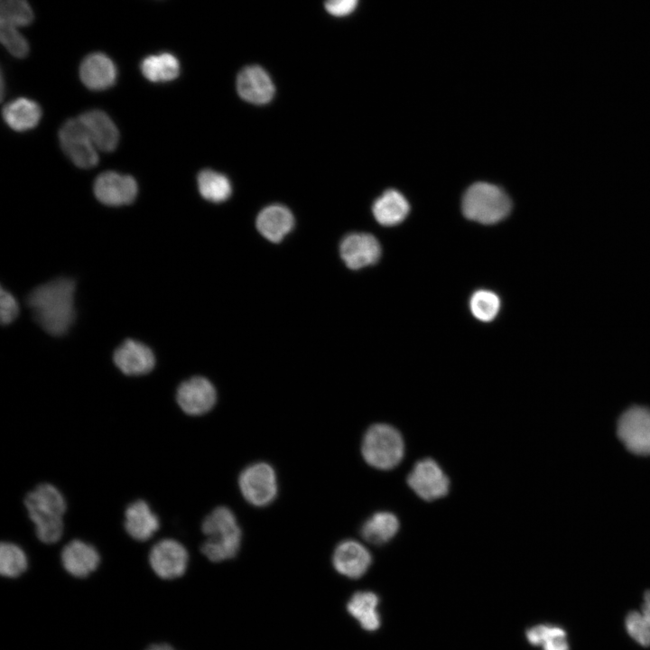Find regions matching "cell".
<instances>
[{"label":"cell","mask_w":650,"mask_h":650,"mask_svg":"<svg viewBox=\"0 0 650 650\" xmlns=\"http://www.w3.org/2000/svg\"><path fill=\"white\" fill-rule=\"evenodd\" d=\"M410 488L422 499L431 501L444 497L449 491V478L432 459L419 460L408 475Z\"/></svg>","instance_id":"10"},{"label":"cell","mask_w":650,"mask_h":650,"mask_svg":"<svg viewBox=\"0 0 650 650\" xmlns=\"http://www.w3.org/2000/svg\"><path fill=\"white\" fill-rule=\"evenodd\" d=\"M198 188L204 199L217 203L228 200L232 192L229 180L212 170H203L199 173Z\"/></svg>","instance_id":"27"},{"label":"cell","mask_w":650,"mask_h":650,"mask_svg":"<svg viewBox=\"0 0 650 650\" xmlns=\"http://www.w3.org/2000/svg\"><path fill=\"white\" fill-rule=\"evenodd\" d=\"M115 365L127 376H141L151 372L155 365L152 349L144 343L125 339L113 355Z\"/></svg>","instance_id":"17"},{"label":"cell","mask_w":650,"mask_h":650,"mask_svg":"<svg viewBox=\"0 0 650 650\" xmlns=\"http://www.w3.org/2000/svg\"><path fill=\"white\" fill-rule=\"evenodd\" d=\"M98 150L112 152L118 144V130L110 117L102 111L91 110L79 117Z\"/></svg>","instance_id":"20"},{"label":"cell","mask_w":650,"mask_h":650,"mask_svg":"<svg viewBox=\"0 0 650 650\" xmlns=\"http://www.w3.org/2000/svg\"><path fill=\"white\" fill-rule=\"evenodd\" d=\"M116 67L113 60L102 52L88 55L79 67V76L84 85L93 90H103L113 86L116 79Z\"/></svg>","instance_id":"19"},{"label":"cell","mask_w":650,"mask_h":650,"mask_svg":"<svg viewBox=\"0 0 650 650\" xmlns=\"http://www.w3.org/2000/svg\"><path fill=\"white\" fill-rule=\"evenodd\" d=\"M33 18L27 0H0V21L19 27L31 24Z\"/></svg>","instance_id":"31"},{"label":"cell","mask_w":650,"mask_h":650,"mask_svg":"<svg viewBox=\"0 0 650 650\" xmlns=\"http://www.w3.org/2000/svg\"><path fill=\"white\" fill-rule=\"evenodd\" d=\"M28 568V558L24 551L16 543L1 542L0 573L6 578H16Z\"/></svg>","instance_id":"30"},{"label":"cell","mask_w":650,"mask_h":650,"mask_svg":"<svg viewBox=\"0 0 650 650\" xmlns=\"http://www.w3.org/2000/svg\"><path fill=\"white\" fill-rule=\"evenodd\" d=\"M410 206L406 199L395 190H385L372 207L375 218L383 226H395L407 216Z\"/></svg>","instance_id":"22"},{"label":"cell","mask_w":650,"mask_h":650,"mask_svg":"<svg viewBox=\"0 0 650 650\" xmlns=\"http://www.w3.org/2000/svg\"><path fill=\"white\" fill-rule=\"evenodd\" d=\"M75 282L56 278L34 288L26 298L35 321L52 336L65 334L75 319Z\"/></svg>","instance_id":"1"},{"label":"cell","mask_w":650,"mask_h":650,"mask_svg":"<svg viewBox=\"0 0 650 650\" xmlns=\"http://www.w3.org/2000/svg\"><path fill=\"white\" fill-rule=\"evenodd\" d=\"M511 208V200L505 190L488 182L472 184L462 198L464 216L481 224L501 221L507 217Z\"/></svg>","instance_id":"4"},{"label":"cell","mask_w":650,"mask_h":650,"mask_svg":"<svg viewBox=\"0 0 650 650\" xmlns=\"http://www.w3.org/2000/svg\"><path fill=\"white\" fill-rule=\"evenodd\" d=\"M371 564V555L361 543L353 540L341 542L334 551L333 565L338 572L357 579L363 576Z\"/></svg>","instance_id":"18"},{"label":"cell","mask_w":650,"mask_h":650,"mask_svg":"<svg viewBox=\"0 0 650 650\" xmlns=\"http://www.w3.org/2000/svg\"><path fill=\"white\" fill-rule=\"evenodd\" d=\"M60 146L75 165L88 169L98 162V149L79 118L70 119L59 132Z\"/></svg>","instance_id":"8"},{"label":"cell","mask_w":650,"mask_h":650,"mask_svg":"<svg viewBox=\"0 0 650 650\" xmlns=\"http://www.w3.org/2000/svg\"><path fill=\"white\" fill-rule=\"evenodd\" d=\"M0 40L5 48L16 58H24L29 52V43L17 27L0 21Z\"/></svg>","instance_id":"33"},{"label":"cell","mask_w":650,"mask_h":650,"mask_svg":"<svg viewBox=\"0 0 650 650\" xmlns=\"http://www.w3.org/2000/svg\"><path fill=\"white\" fill-rule=\"evenodd\" d=\"M140 70L144 77L152 82L173 80L181 71L178 59L169 52L145 57L140 64Z\"/></svg>","instance_id":"25"},{"label":"cell","mask_w":650,"mask_h":650,"mask_svg":"<svg viewBox=\"0 0 650 650\" xmlns=\"http://www.w3.org/2000/svg\"><path fill=\"white\" fill-rule=\"evenodd\" d=\"M189 553L179 541L164 538L155 543L149 551L148 563L156 576L162 580L181 577L187 569Z\"/></svg>","instance_id":"7"},{"label":"cell","mask_w":650,"mask_h":650,"mask_svg":"<svg viewBox=\"0 0 650 650\" xmlns=\"http://www.w3.org/2000/svg\"><path fill=\"white\" fill-rule=\"evenodd\" d=\"M23 506L40 542L54 544L61 539L67 502L56 486L47 482L38 484L27 492Z\"/></svg>","instance_id":"2"},{"label":"cell","mask_w":650,"mask_h":650,"mask_svg":"<svg viewBox=\"0 0 650 650\" xmlns=\"http://www.w3.org/2000/svg\"><path fill=\"white\" fill-rule=\"evenodd\" d=\"M399 528L397 517L389 512H378L362 525L361 534L369 543L382 544L393 538Z\"/></svg>","instance_id":"26"},{"label":"cell","mask_w":650,"mask_h":650,"mask_svg":"<svg viewBox=\"0 0 650 650\" xmlns=\"http://www.w3.org/2000/svg\"><path fill=\"white\" fill-rule=\"evenodd\" d=\"M259 233L271 242H280L293 228L292 212L280 204L270 205L260 211L256 218Z\"/></svg>","instance_id":"21"},{"label":"cell","mask_w":650,"mask_h":650,"mask_svg":"<svg viewBox=\"0 0 650 650\" xmlns=\"http://www.w3.org/2000/svg\"><path fill=\"white\" fill-rule=\"evenodd\" d=\"M379 599L371 591H358L352 595L347 608L362 628L375 631L380 627V616L377 611Z\"/></svg>","instance_id":"23"},{"label":"cell","mask_w":650,"mask_h":650,"mask_svg":"<svg viewBox=\"0 0 650 650\" xmlns=\"http://www.w3.org/2000/svg\"><path fill=\"white\" fill-rule=\"evenodd\" d=\"M124 529L133 540L146 542L160 529V518L145 500L136 499L124 511Z\"/></svg>","instance_id":"16"},{"label":"cell","mask_w":650,"mask_h":650,"mask_svg":"<svg viewBox=\"0 0 650 650\" xmlns=\"http://www.w3.org/2000/svg\"><path fill=\"white\" fill-rule=\"evenodd\" d=\"M147 650H174L167 644H157L151 645Z\"/></svg>","instance_id":"36"},{"label":"cell","mask_w":650,"mask_h":650,"mask_svg":"<svg viewBox=\"0 0 650 650\" xmlns=\"http://www.w3.org/2000/svg\"><path fill=\"white\" fill-rule=\"evenodd\" d=\"M19 312V306L15 298L3 287L0 290V318L3 325L9 324L15 320Z\"/></svg>","instance_id":"34"},{"label":"cell","mask_w":650,"mask_h":650,"mask_svg":"<svg viewBox=\"0 0 650 650\" xmlns=\"http://www.w3.org/2000/svg\"><path fill=\"white\" fill-rule=\"evenodd\" d=\"M358 2V0H325L324 6L331 15L341 17L351 14Z\"/></svg>","instance_id":"35"},{"label":"cell","mask_w":650,"mask_h":650,"mask_svg":"<svg viewBox=\"0 0 650 650\" xmlns=\"http://www.w3.org/2000/svg\"><path fill=\"white\" fill-rule=\"evenodd\" d=\"M617 432L625 447L634 454L650 456V410L632 406L618 422Z\"/></svg>","instance_id":"6"},{"label":"cell","mask_w":650,"mask_h":650,"mask_svg":"<svg viewBox=\"0 0 650 650\" xmlns=\"http://www.w3.org/2000/svg\"><path fill=\"white\" fill-rule=\"evenodd\" d=\"M100 554L94 545L80 539L70 541L60 552L63 569L75 578H86L100 564Z\"/></svg>","instance_id":"14"},{"label":"cell","mask_w":650,"mask_h":650,"mask_svg":"<svg viewBox=\"0 0 650 650\" xmlns=\"http://www.w3.org/2000/svg\"><path fill=\"white\" fill-rule=\"evenodd\" d=\"M404 444L400 432L393 426L378 423L372 425L362 441L365 460L374 468L390 469L403 459Z\"/></svg>","instance_id":"5"},{"label":"cell","mask_w":650,"mask_h":650,"mask_svg":"<svg viewBox=\"0 0 650 650\" xmlns=\"http://www.w3.org/2000/svg\"><path fill=\"white\" fill-rule=\"evenodd\" d=\"M201 531L207 539L200 551L209 561L221 562L236 556L241 531L230 509L226 506L215 508L204 518Z\"/></svg>","instance_id":"3"},{"label":"cell","mask_w":650,"mask_h":650,"mask_svg":"<svg viewBox=\"0 0 650 650\" xmlns=\"http://www.w3.org/2000/svg\"><path fill=\"white\" fill-rule=\"evenodd\" d=\"M41 116L40 107L34 101L23 98L13 100L3 109L5 123L16 131L33 128L40 121Z\"/></svg>","instance_id":"24"},{"label":"cell","mask_w":650,"mask_h":650,"mask_svg":"<svg viewBox=\"0 0 650 650\" xmlns=\"http://www.w3.org/2000/svg\"><path fill=\"white\" fill-rule=\"evenodd\" d=\"M340 256L346 265L353 270L376 264L381 255L377 239L367 233H351L340 243Z\"/></svg>","instance_id":"13"},{"label":"cell","mask_w":650,"mask_h":650,"mask_svg":"<svg viewBox=\"0 0 650 650\" xmlns=\"http://www.w3.org/2000/svg\"><path fill=\"white\" fill-rule=\"evenodd\" d=\"M216 399L213 385L201 376H194L182 382L176 393L177 404L189 415L208 413L214 406Z\"/></svg>","instance_id":"11"},{"label":"cell","mask_w":650,"mask_h":650,"mask_svg":"<svg viewBox=\"0 0 650 650\" xmlns=\"http://www.w3.org/2000/svg\"><path fill=\"white\" fill-rule=\"evenodd\" d=\"M137 190L134 178L115 172L101 173L94 183V192L98 200L109 206L130 204L135 200Z\"/></svg>","instance_id":"12"},{"label":"cell","mask_w":650,"mask_h":650,"mask_svg":"<svg viewBox=\"0 0 650 650\" xmlns=\"http://www.w3.org/2000/svg\"><path fill=\"white\" fill-rule=\"evenodd\" d=\"M526 638L533 645H540L543 650H569L566 632L552 625H537L526 631Z\"/></svg>","instance_id":"28"},{"label":"cell","mask_w":650,"mask_h":650,"mask_svg":"<svg viewBox=\"0 0 650 650\" xmlns=\"http://www.w3.org/2000/svg\"><path fill=\"white\" fill-rule=\"evenodd\" d=\"M470 311L479 320L490 321L498 313L500 301L498 296L488 290H478L470 298Z\"/></svg>","instance_id":"32"},{"label":"cell","mask_w":650,"mask_h":650,"mask_svg":"<svg viewBox=\"0 0 650 650\" xmlns=\"http://www.w3.org/2000/svg\"><path fill=\"white\" fill-rule=\"evenodd\" d=\"M237 90L246 101L264 105L272 100L274 85L269 74L258 65L245 67L237 75Z\"/></svg>","instance_id":"15"},{"label":"cell","mask_w":650,"mask_h":650,"mask_svg":"<svg viewBox=\"0 0 650 650\" xmlns=\"http://www.w3.org/2000/svg\"><path fill=\"white\" fill-rule=\"evenodd\" d=\"M239 488L244 497L252 505L270 504L277 493V482L273 468L263 462L247 467L239 477Z\"/></svg>","instance_id":"9"},{"label":"cell","mask_w":650,"mask_h":650,"mask_svg":"<svg viewBox=\"0 0 650 650\" xmlns=\"http://www.w3.org/2000/svg\"><path fill=\"white\" fill-rule=\"evenodd\" d=\"M628 635L643 646L650 645V590L644 595L640 611L629 612L625 619Z\"/></svg>","instance_id":"29"}]
</instances>
